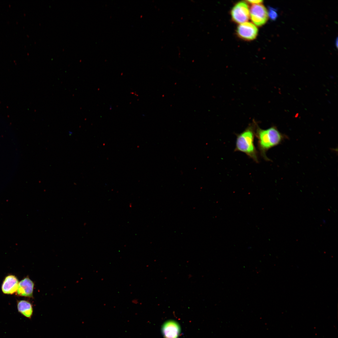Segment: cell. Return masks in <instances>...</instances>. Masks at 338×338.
I'll list each match as a JSON object with an SVG mask.
<instances>
[{
  "instance_id": "6da1fadb",
  "label": "cell",
  "mask_w": 338,
  "mask_h": 338,
  "mask_svg": "<svg viewBox=\"0 0 338 338\" xmlns=\"http://www.w3.org/2000/svg\"><path fill=\"white\" fill-rule=\"evenodd\" d=\"M255 136L257 139V147L260 156L265 160H271L266 156L270 149L280 144L287 137L282 134L275 126L266 129L260 128L257 125Z\"/></svg>"
},
{
  "instance_id": "7a4b0ae2",
  "label": "cell",
  "mask_w": 338,
  "mask_h": 338,
  "mask_svg": "<svg viewBox=\"0 0 338 338\" xmlns=\"http://www.w3.org/2000/svg\"><path fill=\"white\" fill-rule=\"evenodd\" d=\"M251 124L241 133L236 134L234 151L244 153L256 163L259 162L258 152L254 145V138L257 125Z\"/></svg>"
},
{
  "instance_id": "3957f363",
  "label": "cell",
  "mask_w": 338,
  "mask_h": 338,
  "mask_svg": "<svg viewBox=\"0 0 338 338\" xmlns=\"http://www.w3.org/2000/svg\"><path fill=\"white\" fill-rule=\"evenodd\" d=\"M250 12L246 2L241 1L237 3L233 8L231 15L233 20L235 23H242L247 22L249 18Z\"/></svg>"
},
{
  "instance_id": "277c9868",
  "label": "cell",
  "mask_w": 338,
  "mask_h": 338,
  "mask_svg": "<svg viewBox=\"0 0 338 338\" xmlns=\"http://www.w3.org/2000/svg\"><path fill=\"white\" fill-rule=\"evenodd\" d=\"M250 18L254 24L258 26L264 24L268 18V11L265 7L260 4H253L250 11Z\"/></svg>"
},
{
  "instance_id": "5b68a950",
  "label": "cell",
  "mask_w": 338,
  "mask_h": 338,
  "mask_svg": "<svg viewBox=\"0 0 338 338\" xmlns=\"http://www.w3.org/2000/svg\"><path fill=\"white\" fill-rule=\"evenodd\" d=\"M236 32L238 36L246 40L254 39L258 33V29L253 23L245 22L240 24L237 27Z\"/></svg>"
},
{
  "instance_id": "8992f818",
  "label": "cell",
  "mask_w": 338,
  "mask_h": 338,
  "mask_svg": "<svg viewBox=\"0 0 338 338\" xmlns=\"http://www.w3.org/2000/svg\"><path fill=\"white\" fill-rule=\"evenodd\" d=\"M164 338H178L181 333V328L176 321L170 320L164 323L161 327Z\"/></svg>"
},
{
  "instance_id": "52a82bcc",
  "label": "cell",
  "mask_w": 338,
  "mask_h": 338,
  "mask_svg": "<svg viewBox=\"0 0 338 338\" xmlns=\"http://www.w3.org/2000/svg\"><path fill=\"white\" fill-rule=\"evenodd\" d=\"M34 284L28 276L24 278L19 282L16 295L28 298H33Z\"/></svg>"
},
{
  "instance_id": "ba28073f",
  "label": "cell",
  "mask_w": 338,
  "mask_h": 338,
  "mask_svg": "<svg viewBox=\"0 0 338 338\" xmlns=\"http://www.w3.org/2000/svg\"><path fill=\"white\" fill-rule=\"evenodd\" d=\"M19 281L17 277L13 275H9L5 277L1 286L3 293L12 294L16 293L18 289Z\"/></svg>"
},
{
  "instance_id": "9c48e42d",
  "label": "cell",
  "mask_w": 338,
  "mask_h": 338,
  "mask_svg": "<svg viewBox=\"0 0 338 338\" xmlns=\"http://www.w3.org/2000/svg\"><path fill=\"white\" fill-rule=\"evenodd\" d=\"M18 312L25 317L31 319L33 315V308L32 304L29 301L21 300L17 301Z\"/></svg>"
},
{
  "instance_id": "30bf717a",
  "label": "cell",
  "mask_w": 338,
  "mask_h": 338,
  "mask_svg": "<svg viewBox=\"0 0 338 338\" xmlns=\"http://www.w3.org/2000/svg\"><path fill=\"white\" fill-rule=\"evenodd\" d=\"M268 13V17L272 20H275L278 16L276 9L270 7H269Z\"/></svg>"
},
{
  "instance_id": "8fae6325",
  "label": "cell",
  "mask_w": 338,
  "mask_h": 338,
  "mask_svg": "<svg viewBox=\"0 0 338 338\" xmlns=\"http://www.w3.org/2000/svg\"><path fill=\"white\" fill-rule=\"evenodd\" d=\"M247 2L248 3L253 4H259L262 3L263 2L262 0H247Z\"/></svg>"
}]
</instances>
